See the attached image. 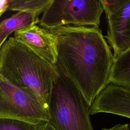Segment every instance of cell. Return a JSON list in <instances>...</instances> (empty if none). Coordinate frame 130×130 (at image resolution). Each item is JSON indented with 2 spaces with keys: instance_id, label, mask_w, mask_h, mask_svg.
<instances>
[{
  "instance_id": "obj_4",
  "label": "cell",
  "mask_w": 130,
  "mask_h": 130,
  "mask_svg": "<svg viewBox=\"0 0 130 130\" xmlns=\"http://www.w3.org/2000/svg\"><path fill=\"white\" fill-rule=\"evenodd\" d=\"M103 12L101 0H52L39 25L48 30L70 24L99 27Z\"/></svg>"
},
{
  "instance_id": "obj_1",
  "label": "cell",
  "mask_w": 130,
  "mask_h": 130,
  "mask_svg": "<svg viewBox=\"0 0 130 130\" xmlns=\"http://www.w3.org/2000/svg\"><path fill=\"white\" fill-rule=\"evenodd\" d=\"M57 42V69L71 80L91 107L109 84L113 54L101 29L67 25L49 30Z\"/></svg>"
},
{
  "instance_id": "obj_13",
  "label": "cell",
  "mask_w": 130,
  "mask_h": 130,
  "mask_svg": "<svg viewBox=\"0 0 130 130\" xmlns=\"http://www.w3.org/2000/svg\"><path fill=\"white\" fill-rule=\"evenodd\" d=\"M100 130H130V125L128 123L118 124L110 128H104Z\"/></svg>"
},
{
  "instance_id": "obj_12",
  "label": "cell",
  "mask_w": 130,
  "mask_h": 130,
  "mask_svg": "<svg viewBox=\"0 0 130 130\" xmlns=\"http://www.w3.org/2000/svg\"><path fill=\"white\" fill-rule=\"evenodd\" d=\"M41 124H36L16 119L0 118V130H40Z\"/></svg>"
},
{
  "instance_id": "obj_7",
  "label": "cell",
  "mask_w": 130,
  "mask_h": 130,
  "mask_svg": "<svg viewBox=\"0 0 130 130\" xmlns=\"http://www.w3.org/2000/svg\"><path fill=\"white\" fill-rule=\"evenodd\" d=\"M13 37L49 63L55 66L57 42L49 30L35 24L15 31Z\"/></svg>"
},
{
  "instance_id": "obj_3",
  "label": "cell",
  "mask_w": 130,
  "mask_h": 130,
  "mask_svg": "<svg viewBox=\"0 0 130 130\" xmlns=\"http://www.w3.org/2000/svg\"><path fill=\"white\" fill-rule=\"evenodd\" d=\"M57 71L48 106L49 123L55 130H94L90 107L71 80Z\"/></svg>"
},
{
  "instance_id": "obj_8",
  "label": "cell",
  "mask_w": 130,
  "mask_h": 130,
  "mask_svg": "<svg viewBox=\"0 0 130 130\" xmlns=\"http://www.w3.org/2000/svg\"><path fill=\"white\" fill-rule=\"evenodd\" d=\"M90 115L107 113L130 119V89L109 83L96 97Z\"/></svg>"
},
{
  "instance_id": "obj_5",
  "label": "cell",
  "mask_w": 130,
  "mask_h": 130,
  "mask_svg": "<svg viewBox=\"0 0 130 130\" xmlns=\"http://www.w3.org/2000/svg\"><path fill=\"white\" fill-rule=\"evenodd\" d=\"M0 118L39 124L48 122L50 116L48 109L32 92L0 76Z\"/></svg>"
},
{
  "instance_id": "obj_15",
  "label": "cell",
  "mask_w": 130,
  "mask_h": 130,
  "mask_svg": "<svg viewBox=\"0 0 130 130\" xmlns=\"http://www.w3.org/2000/svg\"><path fill=\"white\" fill-rule=\"evenodd\" d=\"M40 130H55L48 122H45L42 123L41 124Z\"/></svg>"
},
{
  "instance_id": "obj_6",
  "label": "cell",
  "mask_w": 130,
  "mask_h": 130,
  "mask_svg": "<svg viewBox=\"0 0 130 130\" xmlns=\"http://www.w3.org/2000/svg\"><path fill=\"white\" fill-rule=\"evenodd\" d=\"M107 21V42L114 58L130 47V0H101Z\"/></svg>"
},
{
  "instance_id": "obj_11",
  "label": "cell",
  "mask_w": 130,
  "mask_h": 130,
  "mask_svg": "<svg viewBox=\"0 0 130 130\" xmlns=\"http://www.w3.org/2000/svg\"><path fill=\"white\" fill-rule=\"evenodd\" d=\"M52 0H10L8 10L29 13L37 16L43 13Z\"/></svg>"
},
{
  "instance_id": "obj_10",
  "label": "cell",
  "mask_w": 130,
  "mask_h": 130,
  "mask_svg": "<svg viewBox=\"0 0 130 130\" xmlns=\"http://www.w3.org/2000/svg\"><path fill=\"white\" fill-rule=\"evenodd\" d=\"M109 82L130 89V47L114 58Z\"/></svg>"
},
{
  "instance_id": "obj_14",
  "label": "cell",
  "mask_w": 130,
  "mask_h": 130,
  "mask_svg": "<svg viewBox=\"0 0 130 130\" xmlns=\"http://www.w3.org/2000/svg\"><path fill=\"white\" fill-rule=\"evenodd\" d=\"M10 0H1L0 1V16L8 11L9 6Z\"/></svg>"
},
{
  "instance_id": "obj_2",
  "label": "cell",
  "mask_w": 130,
  "mask_h": 130,
  "mask_svg": "<svg viewBox=\"0 0 130 130\" xmlns=\"http://www.w3.org/2000/svg\"><path fill=\"white\" fill-rule=\"evenodd\" d=\"M0 76L32 92L48 110L53 85L58 76L57 68L13 37L1 47Z\"/></svg>"
},
{
  "instance_id": "obj_9",
  "label": "cell",
  "mask_w": 130,
  "mask_h": 130,
  "mask_svg": "<svg viewBox=\"0 0 130 130\" xmlns=\"http://www.w3.org/2000/svg\"><path fill=\"white\" fill-rule=\"evenodd\" d=\"M39 17L24 12H18L3 20L0 24V46L6 41L8 36L19 29L40 23Z\"/></svg>"
}]
</instances>
